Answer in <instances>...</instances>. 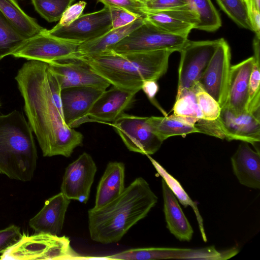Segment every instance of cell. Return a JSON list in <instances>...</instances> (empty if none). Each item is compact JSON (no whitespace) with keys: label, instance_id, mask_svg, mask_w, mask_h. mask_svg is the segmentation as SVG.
Wrapping results in <instances>:
<instances>
[{"label":"cell","instance_id":"6da1fadb","mask_svg":"<svg viewBox=\"0 0 260 260\" xmlns=\"http://www.w3.org/2000/svg\"><path fill=\"white\" fill-rule=\"evenodd\" d=\"M32 131L45 157H70L82 145L83 135L64 122L61 88L48 63L28 60L15 77Z\"/></svg>","mask_w":260,"mask_h":260},{"label":"cell","instance_id":"7a4b0ae2","mask_svg":"<svg viewBox=\"0 0 260 260\" xmlns=\"http://www.w3.org/2000/svg\"><path fill=\"white\" fill-rule=\"evenodd\" d=\"M158 198L143 178L135 179L116 199L88 211L91 239L107 244L119 241L131 228L145 218Z\"/></svg>","mask_w":260,"mask_h":260},{"label":"cell","instance_id":"3957f363","mask_svg":"<svg viewBox=\"0 0 260 260\" xmlns=\"http://www.w3.org/2000/svg\"><path fill=\"white\" fill-rule=\"evenodd\" d=\"M174 52L162 50L120 54L107 50L85 57H77L108 81L111 85L140 91L143 81H157L167 72L169 59Z\"/></svg>","mask_w":260,"mask_h":260},{"label":"cell","instance_id":"277c9868","mask_svg":"<svg viewBox=\"0 0 260 260\" xmlns=\"http://www.w3.org/2000/svg\"><path fill=\"white\" fill-rule=\"evenodd\" d=\"M37 159L32 129L23 115L17 110L0 115V173L11 179L30 181Z\"/></svg>","mask_w":260,"mask_h":260},{"label":"cell","instance_id":"5b68a950","mask_svg":"<svg viewBox=\"0 0 260 260\" xmlns=\"http://www.w3.org/2000/svg\"><path fill=\"white\" fill-rule=\"evenodd\" d=\"M85 259L72 247L70 239L44 233L28 236L21 239L0 256L1 260L82 259Z\"/></svg>","mask_w":260,"mask_h":260},{"label":"cell","instance_id":"8992f818","mask_svg":"<svg viewBox=\"0 0 260 260\" xmlns=\"http://www.w3.org/2000/svg\"><path fill=\"white\" fill-rule=\"evenodd\" d=\"M188 40L161 30L145 19L142 24L107 50L120 54L162 50L179 52Z\"/></svg>","mask_w":260,"mask_h":260},{"label":"cell","instance_id":"52a82bcc","mask_svg":"<svg viewBox=\"0 0 260 260\" xmlns=\"http://www.w3.org/2000/svg\"><path fill=\"white\" fill-rule=\"evenodd\" d=\"M220 39L192 41L188 40L179 52L176 98L183 91L192 88L199 82L212 58Z\"/></svg>","mask_w":260,"mask_h":260},{"label":"cell","instance_id":"ba28073f","mask_svg":"<svg viewBox=\"0 0 260 260\" xmlns=\"http://www.w3.org/2000/svg\"><path fill=\"white\" fill-rule=\"evenodd\" d=\"M26 39L12 55L28 60L48 62L75 59L80 44L53 37L46 32Z\"/></svg>","mask_w":260,"mask_h":260},{"label":"cell","instance_id":"9c48e42d","mask_svg":"<svg viewBox=\"0 0 260 260\" xmlns=\"http://www.w3.org/2000/svg\"><path fill=\"white\" fill-rule=\"evenodd\" d=\"M236 248L218 251L214 246L191 249L165 247L132 248L108 256L109 259L124 260H152L186 259L225 260L238 253Z\"/></svg>","mask_w":260,"mask_h":260},{"label":"cell","instance_id":"30bf717a","mask_svg":"<svg viewBox=\"0 0 260 260\" xmlns=\"http://www.w3.org/2000/svg\"><path fill=\"white\" fill-rule=\"evenodd\" d=\"M147 118L123 113L111 125L129 151L150 155L158 150L163 141L151 131Z\"/></svg>","mask_w":260,"mask_h":260},{"label":"cell","instance_id":"8fae6325","mask_svg":"<svg viewBox=\"0 0 260 260\" xmlns=\"http://www.w3.org/2000/svg\"><path fill=\"white\" fill-rule=\"evenodd\" d=\"M112 29L108 7L81 15L67 26H54L46 32L59 39L81 44L98 38Z\"/></svg>","mask_w":260,"mask_h":260},{"label":"cell","instance_id":"7c38bea8","mask_svg":"<svg viewBox=\"0 0 260 260\" xmlns=\"http://www.w3.org/2000/svg\"><path fill=\"white\" fill-rule=\"evenodd\" d=\"M231 54L230 46L220 38L207 67L199 83L219 104L221 108L226 103Z\"/></svg>","mask_w":260,"mask_h":260},{"label":"cell","instance_id":"4fadbf2b","mask_svg":"<svg viewBox=\"0 0 260 260\" xmlns=\"http://www.w3.org/2000/svg\"><path fill=\"white\" fill-rule=\"evenodd\" d=\"M97 167L92 157L83 152L66 168L60 186L68 199L86 204L89 198Z\"/></svg>","mask_w":260,"mask_h":260},{"label":"cell","instance_id":"5bb4252c","mask_svg":"<svg viewBox=\"0 0 260 260\" xmlns=\"http://www.w3.org/2000/svg\"><path fill=\"white\" fill-rule=\"evenodd\" d=\"M106 90L88 86L61 89L60 99L64 122L70 128L93 122L88 114L94 103Z\"/></svg>","mask_w":260,"mask_h":260},{"label":"cell","instance_id":"9a60e30c","mask_svg":"<svg viewBox=\"0 0 260 260\" xmlns=\"http://www.w3.org/2000/svg\"><path fill=\"white\" fill-rule=\"evenodd\" d=\"M47 63L56 76L61 89L88 86L106 90L111 85L108 81L80 59L52 61Z\"/></svg>","mask_w":260,"mask_h":260},{"label":"cell","instance_id":"2e32d148","mask_svg":"<svg viewBox=\"0 0 260 260\" xmlns=\"http://www.w3.org/2000/svg\"><path fill=\"white\" fill-rule=\"evenodd\" d=\"M224 139L239 140L251 144L254 147L260 141V118L251 113L235 115L226 106L221 108L218 118Z\"/></svg>","mask_w":260,"mask_h":260},{"label":"cell","instance_id":"e0dca14e","mask_svg":"<svg viewBox=\"0 0 260 260\" xmlns=\"http://www.w3.org/2000/svg\"><path fill=\"white\" fill-rule=\"evenodd\" d=\"M138 92L112 85L95 102L89 112V117L93 122H114L132 107Z\"/></svg>","mask_w":260,"mask_h":260},{"label":"cell","instance_id":"ac0fdd59","mask_svg":"<svg viewBox=\"0 0 260 260\" xmlns=\"http://www.w3.org/2000/svg\"><path fill=\"white\" fill-rule=\"evenodd\" d=\"M254 61L251 56L231 66L224 106L236 115L247 112L249 82Z\"/></svg>","mask_w":260,"mask_h":260},{"label":"cell","instance_id":"d6986e66","mask_svg":"<svg viewBox=\"0 0 260 260\" xmlns=\"http://www.w3.org/2000/svg\"><path fill=\"white\" fill-rule=\"evenodd\" d=\"M145 19L168 33L188 38L199 23L197 14L187 5L160 11H146Z\"/></svg>","mask_w":260,"mask_h":260},{"label":"cell","instance_id":"ffe728a7","mask_svg":"<svg viewBox=\"0 0 260 260\" xmlns=\"http://www.w3.org/2000/svg\"><path fill=\"white\" fill-rule=\"evenodd\" d=\"M70 201L61 192L48 199L41 210L29 220V226L36 233L59 236Z\"/></svg>","mask_w":260,"mask_h":260},{"label":"cell","instance_id":"44dd1931","mask_svg":"<svg viewBox=\"0 0 260 260\" xmlns=\"http://www.w3.org/2000/svg\"><path fill=\"white\" fill-rule=\"evenodd\" d=\"M233 172L239 182L247 187L260 188V155L242 142L231 157Z\"/></svg>","mask_w":260,"mask_h":260},{"label":"cell","instance_id":"7402d4cb","mask_svg":"<svg viewBox=\"0 0 260 260\" xmlns=\"http://www.w3.org/2000/svg\"><path fill=\"white\" fill-rule=\"evenodd\" d=\"M164 212L167 226L171 234L182 241H190L193 230L181 208L178 200L163 179L161 180Z\"/></svg>","mask_w":260,"mask_h":260},{"label":"cell","instance_id":"603a6c76","mask_svg":"<svg viewBox=\"0 0 260 260\" xmlns=\"http://www.w3.org/2000/svg\"><path fill=\"white\" fill-rule=\"evenodd\" d=\"M123 163L109 162L97 187L95 205L98 209L118 197L125 188Z\"/></svg>","mask_w":260,"mask_h":260},{"label":"cell","instance_id":"cb8c5ba5","mask_svg":"<svg viewBox=\"0 0 260 260\" xmlns=\"http://www.w3.org/2000/svg\"><path fill=\"white\" fill-rule=\"evenodd\" d=\"M144 20V19L139 18L126 26L111 29L98 38L80 44L77 49L76 58L89 57L106 51L142 24Z\"/></svg>","mask_w":260,"mask_h":260},{"label":"cell","instance_id":"d4e9b609","mask_svg":"<svg viewBox=\"0 0 260 260\" xmlns=\"http://www.w3.org/2000/svg\"><path fill=\"white\" fill-rule=\"evenodd\" d=\"M0 11L26 39L41 33L45 29L36 19L28 15L16 0H0Z\"/></svg>","mask_w":260,"mask_h":260},{"label":"cell","instance_id":"484cf974","mask_svg":"<svg viewBox=\"0 0 260 260\" xmlns=\"http://www.w3.org/2000/svg\"><path fill=\"white\" fill-rule=\"evenodd\" d=\"M147 122L151 131L163 142L171 137H185L187 134L198 133L194 126L174 114L147 117Z\"/></svg>","mask_w":260,"mask_h":260},{"label":"cell","instance_id":"4316f807","mask_svg":"<svg viewBox=\"0 0 260 260\" xmlns=\"http://www.w3.org/2000/svg\"><path fill=\"white\" fill-rule=\"evenodd\" d=\"M147 156L149 158L157 172L164 180L177 199L179 200L180 203L184 207L189 206L192 208L197 217L202 239L204 242H207V239L204 228L203 219L200 213L196 203L190 198L179 182L170 174L157 161L152 158L149 155H147Z\"/></svg>","mask_w":260,"mask_h":260},{"label":"cell","instance_id":"83f0119b","mask_svg":"<svg viewBox=\"0 0 260 260\" xmlns=\"http://www.w3.org/2000/svg\"><path fill=\"white\" fill-rule=\"evenodd\" d=\"M197 14L199 23L196 29L214 31L221 26L220 15L211 0H185Z\"/></svg>","mask_w":260,"mask_h":260},{"label":"cell","instance_id":"f1b7e54d","mask_svg":"<svg viewBox=\"0 0 260 260\" xmlns=\"http://www.w3.org/2000/svg\"><path fill=\"white\" fill-rule=\"evenodd\" d=\"M173 111V114L182 118L193 126L199 119L202 118L196 98L194 86L182 92L176 99Z\"/></svg>","mask_w":260,"mask_h":260},{"label":"cell","instance_id":"f546056e","mask_svg":"<svg viewBox=\"0 0 260 260\" xmlns=\"http://www.w3.org/2000/svg\"><path fill=\"white\" fill-rule=\"evenodd\" d=\"M26 40L0 11V60L12 55Z\"/></svg>","mask_w":260,"mask_h":260},{"label":"cell","instance_id":"4dcf8cb0","mask_svg":"<svg viewBox=\"0 0 260 260\" xmlns=\"http://www.w3.org/2000/svg\"><path fill=\"white\" fill-rule=\"evenodd\" d=\"M75 0H31L36 11L49 22L59 21Z\"/></svg>","mask_w":260,"mask_h":260},{"label":"cell","instance_id":"1f68e13d","mask_svg":"<svg viewBox=\"0 0 260 260\" xmlns=\"http://www.w3.org/2000/svg\"><path fill=\"white\" fill-rule=\"evenodd\" d=\"M221 9L238 26L252 31L244 0H216Z\"/></svg>","mask_w":260,"mask_h":260},{"label":"cell","instance_id":"d6a6232c","mask_svg":"<svg viewBox=\"0 0 260 260\" xmlns=\"http://www.w3.org/2000/svg\"><path fill=\"white\" fill-rule=\"evenodd\" d=\"M194 89L197 102L202 113V119L207 120H216L221 109L219 103L202 88L199 82L195 85Z\"/></svg>","mask_w":260,"mask_h":260},{"label":"cell","instance_id":"836d02e7","mask_svg":"<svg viewBox=\"0 0 260 260\" xmlns=\"http://www.w3.org/2000/svg\"><path fill=\"white\" fill-rule=\"evenodd\" d=\"M260 67L254 61L249 82L247 112L260 118Z\"/></svg>","mask_w":260,"mask_h":260},{"label":"cell","instance_id":"e575fe53","mask_svg":"<svg viewBox=\"0 0 260 260\" xmlns=\"http://www.w3.org/2000/svg\"><path fill=\"white\" fill-rule=\"evenodd\" d=\"M108 8L111 15L112 29L126 26L139 18H142L123 8L114 6H109Z\"/></svg>","mask_w":260,"mask_h":260},{"label":"cell","instance_id":"d590c367","mask_svg":"<svg viewBox=\"0 0 260 260\" xmlns=\"http://www.w3.org/2000/svg\"><path fill=\"white\" fill-rule=\"evenodd\" d=\"M20 227L12 224L0 230V254H3L22 237Z\"/></svg>","mask_w":260,"mask_h":260},{"label":"cell","instance_id":"8d00e7d4","mask_svg":"<svg viewBox=\"0 0 260 260\" xmlns=\"http://www.w3.org/2000/svg\"><path fill=\"white\" fill-rule=\"evenodd\" d=\"M106 6H114L125 9L145 19V10L144 4L137 0H97Z\"/></svg>","mask_w":260,"mask_h":260},{"label":"cell","instance_id":"74e56055","mask_svg":"<svg viewBox=\"0 0 260 260\" xmlns=\"http://www.w3.org/2000/svg\"><path fill=\"white\" fill-rule=\"evenodd\" d=\"M87 5L84 1H80L70 6L62 15L57 27L67 26L77 19L81 15Z\"/></svg>","mask_w":260,"mask_h":260},{"label":"cell","instance_id":"f35d334b","mask_svg":"<svg viewBox=\"0 0 260 260\" xmlns=\"http://www.w3.org/2000/svg\"><path fill=\"white\" fill-rule=\"evenodd\" d=\"M146 11H160L183 7L188 4L185 0H148L144 3Z\"/></svg>","mask_w":260,"mask_h":260},{"label":"cell","instance_id":"ab89813d","mask_svg":"<svg viewBox=\"0 0 260 260\" xmlns=\"http://www.w3.org/2000/svg\"><path fill=\"white\" fill-rule=\"evenodd\" d=\"M217 119L215 120L199 119L196 122L194 126L197 129L198 133H203L223 139L224 137Z\"/></svg>","mask_w":260,"mask_h":260},{"label":"cell","instance_id":"60d3db41","mask_svg":"<svg viewBox=\"0 0 260 260\" xmlns=\"http://www.w3.org/2000/svg\"><path fill=\"white\" fill-rule=\"evenodd\" d=\"M158 88L157 81L148 80L143 81L141 89L143 90L150 101L160 111L163 115L167 116V114L155 100V96L158 91Z\"/></svg>","mask_w":260,"mask_h":260},{"label":"cell","instance_id":"b9f144b4","mask_svg":"<svg viewBox=\"0 0 260 260\" xmlns=\"http://www.w3.org/2000/svg\"><path fill=\"white\" fill-rule=\"evenodd\" d=\"M247 11L252 31L256 36L260 37V10L251 8L247 9Z\"/></svg>","mask_w":260,"mask_h":260},{"label":"cell","instance_id":"7bdbcfd3","mask_svg":"<svg viewBox=\"0 0 260 260\" xmlns=\"http://www.w3.org/2000/svg\"><path fill=\"white\" fill-rule=\"evenodd\" d=\"M259 40L260 37L255 36L253 41V48L254 51V61L257 63H259L260 57H259Z\"/></svg>","mask_w":260,"mask_h":260},{"label":"cell","instance_id":"ee69618b","mask_svg":"<svg viewBox=\"0 0 260 260\" xmlns=\"http://www.w3.org/2000/svg\"><path fill=\"white\" fill-rule=\"evenodd\" d=\"M246 9L256 8L260 10V0H244Z\"/></svg>","mask_w":260,"mask_h":260},{"label":"cell","instance_id":"f6af8a7d","mask_svg":"<svg viewBox=\"0 0 260 260\" xmlns=\"http://www.w3.org/2000/svg\"><path fill=\"white\" fill-rule=\"evenodd\" d=\"M137 1L140 2L141 3H144L145 2H146V1H147L148 0H137Z\"/></svg>","mask_w":260,"mask_h":260}]
</instances>
